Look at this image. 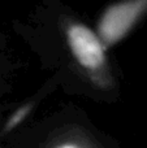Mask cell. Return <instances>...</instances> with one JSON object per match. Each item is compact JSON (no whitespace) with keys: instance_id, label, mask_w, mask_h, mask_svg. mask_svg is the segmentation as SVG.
<instances>
[{"instance_id":"cell-1","label":"cell","mask_w":147,"mask_h":148,"mask_svg":"<svg viewBox=\"0 0 147 148\" xmlns=\"http://www.w3.org/2000/svg\"><path fill=\"white\" fill-rule=\"evenodd\" d=\"M60 29L72 59L95 88L108 91L115 87V75L108 51L95 30L70 16L60 18Z\"/></svg>"},{"instance_id":"cell-2","label":"cell","mask_w":147,"mask_h":148,"mask_svg":"<svg viewBox=\"0 0 147 148\" xmlns=\"http://www.w3.org/2000/svg\"><path fill=\"white\" fill-rule=\"evenodd\" d=\"M147 16V0H128L111 4L102 12L95 33L106 49L122 42Z\"/></svg>"},{"instance_id":"cell-3","label":"cell","mask_w":147,"mask_h":148,"mask_svg":"<svg viewBox=\"0 0 147 148\" xmlns=\"http://www.w3.org/2000/svg\"><path fill=\"white\" fill-rule=\"evenodd\" d=\"M41 148H104L86 130L69 127L55 134Z\"/></svg>"}]
</instances>
